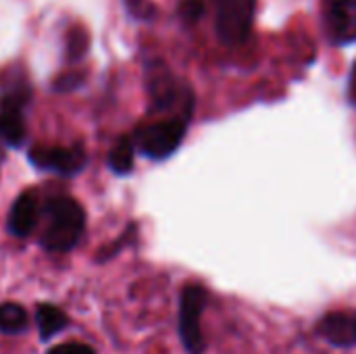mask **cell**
Instances as JSON below:
<instances>
[{
    "label": "cell",
    "mask_w": 356,
    "mask_h": 354,
    "mask_svg": "<svg viewBox=\"0 0 356 354\" xmlns=\"http://www.w3.org/2000/svg\"><path fill=\"white\" fill-rule=\"evenodd\" d=\"M146 88L150 94L152 108L156 113L177 111L181 119H192L194 111V94L188 86L179 83L167 65L161 61H152L146 65Z\"/></svg>",
    "instance_id": "obj_2"
},
{
    "label": "cell",
    "mask_w": 356,
    "mask_h": 354,
    "mask_svg": "<svg viewBox=\"0 0 356 354\" xmlns=\"http://www.w3.org/2000/svg\"><path fill=\"white\" fill-rule=\"evenodd\" d=\"M134 156H136V144L131 136H123L115 142V146L108 152V169L115 175H127L134 169Z\"/></svg>",
    "instance_id": "obj_12"
},
{
    "label": "cell",
    "mask_w": 356,
    "mask_h": 354,
    "mask_svg": "<svg viewBox=\"0 0 356 354\" xmlns=\"http://www.w3.org/2000/svg\"><path fill=\"white\" fill-rule=\"evenodd\" d=\"M29 325V317L27 311L17 305V303H4L0 305V332L2 334H21L25 332Z\"/></svg>",
    "instance_id": "obj_13"
},
{
    "label": "cell",
    "mask_w": 356,
    "mask_h": 354,
    "mask_svg": "<svg viewBox=\"0 0 356 354\" xmlns=\"http://www.w3.org/2000/svg\"><path fill=\"white\" fill-rule=\"evenodd\" d=\"M29 161L38 169L54 171L60 175H77L88 165V154L81 144L75 146H33Z\"/></svg>",
    "instance_id": "obj_7"
},
{
    "label": "cell",
    "mask_w": 356,
    "mask_h": 354,
    "mask_svg": "<svg viewBox=\"0 0 356 354\" xmlns=\"http://www.w3.org/2000/svg\"><path fill=\"white\" fill-rule=\"evenodd\" d=\"M127 8L131 15H136L138 19H150L154 15V6L150 4V0H125Z\"/></svg>",
    "instance_id": "obj_15"
},
{
    "label": "cell",
    "mask_w": 356,
    "mask_h": 354,
    "mask_svg": "<svg viewBox=\"0 0 356 354\" xmlns=\"http://www.w3.org/2000/svg\"><path fill=\"white\" fill-rule=\"evenodd\" d=\"M31 88L25 81L8 86L0 96V140L6 146H21L27 138L25 106L29 104Z\"/></svg>",
    "instance_id": "obj_4"
},
{
    "label": "cell",
    "mask_w": 356,
    "mask_h": 354,
    "mask_svg": "<svg viewBox=\"0 0 356 354\" xmlns=\"http://www.w3.org/2000/svg\"><path fill=\"white\" fill-rule=\"evenodd\" d=\"M202 15H204V2L202 0H184L179 4V17L188 25L196 23Z\"/></svg>",
    "instance_id": "obj_14"
},
{
    "label": "cell",
    "mask_w": 356,
    "mask_h": 354,
    "mask_svg": "<svg viewBox=\"0 0 356 354\" xmlns=\"http://www.w3.org/2000/svg\"><path fill=\"white\" fill-rule=\"evenodd\" d=\"M35 323H38V332H40V338L44 342H48L50 338H54L60 330L67 328L69 319L67 315L54 307V305H40L38 311H35Z\"/></svg>",
    "instance_id": "obj_11"
},
{
    "label": "cell",
    "mask_w": 356,
    "mask_h": 354,
    "mask_svg": "<svg viewBox=\"0 0 356 354\" xmlns=\"http://www.w3.org/2000/svg\"><path fill=\"white\" fill-rule=\"evenodd\" d=\"M348 98H350L353 106L356 108V63L353 71H350V79H348Z\"/></svg>",
    "instance_id": "obj_17"
},
{
    "label": "cell",
    "mask_w": 356,
    "mask_h": 354,
    "mask_svg": "<svg viewBox=\"0 0 356 354\" xmlns=\"http://www.w3.org/2000/svg\"><path fill=\"white\" fill-rule=\"evenodd\" d=\"M40 219V200L35 190H25L21 192L6 217V230L15 238H25L29 236Z\"/></svg>",
    "instance_id": "obj_10"
},
{
    "label": "cell",
    "mask_w": 356,
    "mask_h": 354,
    "mask_svg": "<svg viewBox=\"0 0 356 354\" xmlns=\"http://www.w3.org/2000/svg\"><path fill=\"white\" fill-rule=\"evenodd\" d=\"M257 0H219L215 13V31L221 44L238 46L250 35Z\"/></svg>",
    "instance_id": "obj_6"
},
{
    "label": "cell",
    "mask_w": 356,
    "mask_h": 354,
    "mask_svg": "<svg viewBox=\"0 0 356 354\" xmlns=\"http://www.w3.org/2000/svg\"><path fill=\"white\" fill-rule=\"evenodd\" d=\"M48 354H96L92 346L88 344H79V342H69V344H60L50 348Z\"/></svg>",
    "instance_id": "obj_16"
},
{
    "label": "cell",
    "mask_w": 356,
    "mask_h": 354,
    "mask_svg": "<svg viewBox=\"0 0 356 354\" xmlns=\"http://www.w3.org/2000/svg\"><path fill=\"white\" fill-rule=\"evenodd\" d=\"M207 307V292L198 284H188L179 296V338L188 354H204L207 342L202 336L200 317Z\"/></svg>",
    "instance_id": "obj_5"
},
{
    "label": "cell",
    "mask_w": 356,
    "mask_h": 354,
    "mask_svg": "<svg viewBox=\"0 0 356 354\" xmlns=\"http://www.w3.org/2000/svg\"><path fill=\"white\" fill-rule=\"evenodd\" d=\"M186 131H188L186 119L169 117V119L138 127L131 138H134L136 148L144 156H148L152 161H165L181 146Z\"/></svg>",
    "instance_id": "obj_3"
},
{
    "label": "cell",
    "mask_w": 356,
    "mask_h": 354,
    "mask_svg": "<svg viewBox=\"0 0 356 354\" xmlns=\"http://www.w3.org/2000/svg\"><path fill=\"white\" fill-rule=\"evenodd\" d=\"M44 213L48 223L40 236V244L48 252H69L81 240L86 213L71 196H54L46 202Z\"/></svg>",
    "instance_id": "obj_1"
},
{
    "label": "cell",
    "mask_w": 356,
    "mask_h": 354,
    "mask_svg": "<svg viewBox=\"0 0 356 354\" xmlns=\"http://www.w3.org/2000/svg\"><path fill=\"white\" fill-rule=\"evenodd\" d=\"M323 27L325 35L336 46L356 42V0H325Z\"/></svg>",
    "instance_id": "obj_8"
},
{
    "label": "cell",
    "mask_w": 356,
    "mask_h": 354,
    "mask_svg": "<svg viewBox=\"0 0 356 354\" xmlns=\"http://www.w3.org/2000/svg\"><path fill=\"white\" fill-rule=\"evenodd\" d=\"M317 334L334 348H356V311H334L319 319Z\"/></svg>",
    "instance_id": "obj_9"
}]
</instances>
